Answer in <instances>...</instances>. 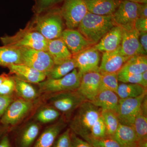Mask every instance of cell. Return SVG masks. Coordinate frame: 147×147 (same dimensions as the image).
I'll use <instances>...</instances> for the list:
<instances>
[{"label": "cell", "instance_id": "cell-1", "mask_svg": "<svg viewBox=\"0 0 147 147\" xmlns=\"http://www.w3.org/2000/svg\"><path fill=\"white\" fill-rule=\"evenodd\" d=\"M115 26L112 15L101 16L88 11L79 24L78 31L93 46Z\"/></svg>", "mask_w": 147, "mask_h": 147}, {"label": "cell", "instance_id": "cell-2", "mask_svg": "<svg viewBox=\"0 0 147 147\" xmlns=\"http://www.w3.org/2000/svg\"><path fill=\"white\" fill-rule=\"evenodd\" d=\"M101 108L89 101L83 102L70 123V129L87 142L91 136L92 127L101 115Z\"/></svg>", "mask_w": 147, "mask_h": 147}, {"label": "cell", "instance_id": "cell-3", "mask_svg": "<svg viewBox=\"0 0 147 147\" xmlns=\"http://www.w3.org/2000/svg\"><path fill=\"white\" fill-rule=\"evenodd\" d=\"M1 40L3 45L5 46L45 51L47 50V40L30 26L20 30L14 35L2 37Z\"/></svg>", "mask_w": 147, "mask_h": 147}, {"label": "cell", "instance_id": "cell-4", "mask_svg": "<svg viewBox=\"0 0 147 147\" xmlns=\"http://www.w3.org/2000/svg\"><path fill=\"white\" fill-rule=\"evenodd\" d=\"M82 75L74 69L67 75L59 79L46 78L38 84L40 92L55 94L61 92L76 90L79 88Z\"/></svg>", "mask_w": 147, "mask_h": 147}, {"label": "cell", "instance_id": "cell-5", "mask_svg": "<svg viewBox=\"0 0 147 147\" xmlns=\"http://www.w3.org/2000/svg\"><path fill=\"white\" fill-rule=\"evenodd\" d=\"M61 17L60 11L47 10L38 16L34 28L47 40L59 38L63 31Z\"/></svg>", "mask_w": 147, "mask_h": 147}, {"label": "cell", "instance_id": "cell-6", "mask_svg": "<svg viewBox=\"0 0 147 147\" xmlns=\"http://www.w3.org/2000/svg\"><path fill=\"white\" fill-rule=\"evenodd\" d=\"M19 49L21 64L45 74L47 76L55 63L47 51L24 47Z\"/></svg>", "mask_w": 147, "mask_h": 147}, {"label": "cell", "instance_id": "cell-7", "mask_svg": "<svg viewBox=\"0 0 147 147\" xmlns=\"http://www.w3.org/2000/svg\"><path fill=\"white\" fill-rule=\"evenodd\" d=\"M59 11L69 29L78 28L88 12L85 0H63Z\"/></svg>", "mask_w": 147, "mask_h": 147}, {"label": "cell", "instance_id": "cell-8", "mask_svg": "<svg viewBox=\"0 0 147 147\" xmlns=\"http://www.w3.org/2000/svg\"><path fill=\"white\" fill-rule=\"evenodd\" d=\"M87 100L76 90L53 94L49 98L51 106L66 115L78 109Z\"/></svg>", "mask_w": 147, "mask_h": 147}, {"label": "cell", "instance_id": "cell-9", "mask_svg": "<svg viewBox=\"0 0 147 147\" xmlns=\"http://www.w3.org/2000/svg\"><path fill=\"white\" fill-rule=\"evenodd\" d=\"M147 92L136 98H120L117 115L120 123L132 127Z\"/></svg>", "mask_w": 147, "mask_h": 147}, {"label": "cell", "instance_id": "cell-10", "mask_svg": "<svg viewBox=\"0 0 147 147\" xmlns=\"http://www.w3.org/2000/svg\"><path fill=\"white\" fill-rule=\"evenodd\" d=\"M140 4L121 0L118 7L112 15L115 25L122 28L134 26V23L139 18Z\"/></svg>", "mask_w": 147, "mask_h": 147}, {"label": "cell", "instance_id": "cell-11", "mask_svg": "<svg viewBox=\"0 0 147 147\" xmlns=\"http://www.w3.org/2000/svg\"><path fill=\"white\" fill-rule=\"evenodd\" d=\"M33 107L32 101L21 98L14 100L1 118V123L6 126H13L22 120L32 110Z\"/></svg>", "mask_w": 147, "mask_h": 147}, {"label": "cell", "instance_id": "cell-12", "mask_svg": "<svg viewBox=\"0 0 147 147\" xmlns=\"http://www.w3.org/2000/svg\"><path fill=\"white\" fill-rule=\"evenodd\" d=\"M122 30V37L119 47L121 54L129 58L136 55H146L139 41V32L134 26Z\"/></svg>", "mask_w": 147, "mask_h": 147}, {"label": "cell", "instance_id": "cell-13", "mask_svg": "<svg viewBox=\"0 0 147 147\" xmlns=\"http://www.w3.org/2000/svg\"><path fill=\"white\" fill-rule=\"evenodd\" d=\"M99 52L92 46L72 56L82 75L90 71H99Z\"/></svg>", "mask_w": 147, "mask_h": 147}, {"label": "cell", "instance_id": "cell-14", "mask_svg": "<svg viewBox=\"0 0 147 147\" xmlns=\"http://www.w3.org/2000/svg\"><path fill=\"white\" fill-rule=\"evenodd\" d=\"M101 74L99 71H90L82 75L77 92L88 101L93 100L100 90Z\"/></svg>", "mask_w": 147, "mask_h": 147}, {"label": "cell", "instance_id": "cell-15", "mask_svg": "<svg viewBox=\"0 0 147 147\" xmlns=\"http://www.w3.org/2000/svg\"><path fill=\"white\" fill-rule=\"evenodd\" d=\"M119 47L112 52L102 53L99 66L100 73H118L129 59L121 54Z\"/></svg>", "mask_w": 147, "mask_h": 147}, {"label": "cell", "instance_id": "cell-16", "mask_svg": "<svg viewBox=\"0 0 147 147\" xmlns=\"http://www.w3.org/2000/svg\"><path fill=\"white\" fill-rule=\"evenodd\" d=\"M60 38L72 56L92 46L80 32L75 29L64 30Z\"/></svg>", "mask_w": 147, "mask_h": 147}, {"label": "cell", "instance_id": "cell-17", "mask_svg": "<svg viewBox=\"0 0 147 147\" xmlns=\"http://www.w3.org/2000/svg\"><path fill=\"white\" fill-rule=\"evenodd\" d=\"M123 30L119 26H114L104 36L97 44L93 46L99 52H112L120 46Z\"/></svg>", "mask_w": 147, "mask_h": 147}, {"label": "cell", "instance_id": "cell-18", "mask_svg": "<svg viewBox=\"0 0 147 147\" xmlns=\"http://www.w3.org/2000/svg\"><path fill=\"white\" fill-rule=\"evenodd\" d=\"M7 67L11 74L29 83L38 84L47 78L45 74L23 64L11 65Z\"/></svg>", "mask_w": 147, "mask_h": 147}, {"label": "cell", "instance_id": "cell-19", "mask_svg": "<svg viewBox=\"0 0 147 147\" xmlns=\"http://www.w3.org/2000/svg\"><path fill=\"white\" fill-rule=\"evenodd\" d=\"M64 121H59L48 126L41 133L32 147H51L62 130L66 126Z\"/></svg>", "mask_w": 147, "mask_h": 147}, {"label": "cell", "instance_id": "cell-20", "mask_svg": "<svg viewBox=\"0 0 147 147\" xmlns=\"http://www.w3.org/2000/svg\"><path fill=\"white\" fill-rule=\"evenodd\" d=\"M46 51L55 65L58 64L72 58V55L61 38L47 40Z\"/></svg>", "mask_w": 147, "mask_h": 147}, {"label": "cell", "instance_id": "cell-21", "mask_svg": "<svg viewBox=\"0 0 147 147\" xmlns=\"http://www.w3.org/2000/svg\"><path fill=\"white\" fill-rule=\"evenodd\" d=\"M121 0H85L88 11L101 15L110 16L118 7Z\"/></svg>", "mask_w": 147, "mask_h": 147}, {"label": "cell", "instance_id": "cell-22", "mask_svg": "<svg viewBox=\"0 0 147 147\" xmlns=\"http://www.w3.org/2000/svg\"><path fill=\"white\" fill-rule=\"evenodd\" d=\"M113 137L121 147H139L141 144L133 127L121 123Z\"/></svg>", "mask_w": 147, "mask_h": 147}, {"label": "cell", "instance_id": "cell-23", "mask_svg": "<svg viewBox=\"0 0 147 147\" xmlns=\"http://www.w3.org/2000/svg\"><path fill=\"white\" fill-rule=\"evenodd\" d=\"M40 126L38 123L29 124L16 136V147H32L39 136Z\"/></svg>", "mask_w": 147, "mask_h": 147}, {"label": "cell", "instance_id": "cell-24", "mask_svg": "<svg viewBox=\"0 0 147 147\" xmlns=\"http://www.w3.org/2000/svg\"><path fill=\"white\" fill-rule=\"evenodd\" d=\"M119 99L116 93L103 90L100 91L94 99L90 102L102 110H113L117 113Z\"/></svg>", "mask_w": 147, "mask_h": 147}, {"label": "cell", "instance_id": "cell-25", "mask_svg": "<svg viewBox=\"0 0 147 147\" xmlns=\"http://www.w3.org/2000/svg\"><path fill=\"white\" fill-rule=\"evenodd\" d=\"M146 71L147 55H139L129 58L119 71L138 74Z\"/></svg>", "mask_w": 147, "mask_h": 147}, {"label": "cell", "instance_id": "cell-26", "mask_svg": "<svg viewBox=\"0 0 147 147\" xmlns=\"http://www.w3.org/2000/svg\"><path fill=\"white\" fill-rule=\"evenodd\" d=\"M21 64V52L19 48L3 46L0 47V66L7 67Z\"/></svg>", "mask_w": 147, "mask_h": 147}, {"label": "cell", "instance_id": "cell-27", "mask_svg": "<svg viewBox=\"0 0 147 147\" xmlns=\"http://www.w3.org/2000/svg\"><path fill=\"white\" fill-rule=\"evenodd\" d=\"M13 78L15 82V92L20 98L28 101H32L37 98L38 93L30 83L16 76Z\"/></svg>", "mask_w": 147, "mask_h": 147}, {"label": "cell", "instance_id": "cell-28", "mask_svg": "<svg viewBox=\"0 0 147 147\" xmlns=\"http://www.w3.org/2000/svg\"><path fill=\"white\" fill-rule=\"evenodd\" d=\"M146 89L139 84L122 83L119 85L117 94L121 99L136 98L147 92Z\"/></svg>", "mask_w": 147, "mask_h": 147}, {"label": "cell", "instance_id": "cell-29", "mask_svg": "<svg viewBox=\"0 0 147 147\" xmlns=\"http://www.w3.org/2000/svg\"><path fill=\"white\" fill-rule=\"evenodd\" d=\"M76 68V62L73 58L61 63L55 65L50 71L47 78L57 79L67 75Z\"/></svg>", "mask_w": 147, "mask_h": 147}, {"label": "cell", "instance_id": "cell-30", "mask_svg": "<svg viewBox=\"0 0 147 147\" xmlns=\"http://www.w3.org/2000/svg\"><path fill=\"white\" fill-rule=\"evenodd\" d=\"M101 115L106 127V135L113 137L120 123L117 113L113 110L101 109Z\"/></svg>", "mask_w": 147, "mask_h": 147}, {"label": "cell", "instance_id": "cell-31", "mask_svg": "<svg viewBox=\"0 0 147 147\" xmlns=\"http://www.w3.org/2000/svg\"><path fill=\"white\" fill-rule=\"evenodd\" d=\"M132 127L136 132L140 144L147 142V118L140 109Z\"/></svg>", "mask_w": 147, "mask_h": 147}, {"label": "cell", "instance_id": "cell-32", "mask_svg": "<svg viewBox=\"0 0 147 147\" xmlns=\"http://www.w3.org/2000/svg\"><path fill=\"white\" fill-rule=\"evenodd\" d=\"M59 111L52 106H45L40 109L36 115V119L41 123H50L57 119Z\"/></svg>", "mask_w": 147, "mask_h": 147}, {"label": "cell", "instance_id": "cell-33", "mask_svg": "<svg viewBox=\"0 0 147 147\" xmlns=\"http://www.w3.org/2000/svg\"><path fill=\"white\" fill-rule=\"evenodd\" d=\"M101 74L100 91L107 90L117 94L118 88V73H104Z\"/></svg>", "mask_w": 147, "mask_h": 147}, {"label": "cell", "instance_id": "cell-34", "mask_svg": "<svg viewBox=\"0 0 147 147\" xmlns=\"http://www.w3.org/2000/svg\"><path fill=\"white\" fill-rule=\"evenodd\" d=\"M87 142L94 147H121L113 137L107 135L100 138H94L91 136Z\"/></svg>", "mask_w": 147, "mask_h": 147}, {"label": "cell", "instance_id": "cell-35", "mask_svg": "<svg viewBox=\"0 0 147 147\" xmlns=\"http://www.w3.org/2000/svg\"><path fill=\"white\" fill-rule=\"evenodd\" d=\"M118 79L119 81L123 83L138 84L143 86L142 74H134L119 71L118 72Z\"/></svg>", "mask_w": 147, "mask_h": 147}, {"label": "cell", "instance_id": "cell-36", "mask_svg": "<svg viewBox=\"0 0 147 147\" xmlns=\"http://www.w3.org/2000/svg\"><path fill=\"white\" fill-rule=\"evenodd\" d=\"M90 134L94 138H102L106 136V127L101 115L92 127Z\"/></svg>", "mask_w": 147, "mask_h": 147}, {"label": "cell", "instance_id": "cell-37", "mask_svg": "<svg viewBox=\"0 0 147 147\" xmlns=\"http://www.w3.org/2000/svg\"><path fill=\"white\" fill-rule=\"evenodd\" d=\"M15 90V82L13 77L7 75L0 86V94L12 95Z\"/></svg>", "mask_w": 147, "mask_h": 147}, {"label": "cell", "instance_id": "cell-38", "mask_svg": "<svg viewBox=\"0 0 147 147\" xmlns=\"http://www.w3.org/2000/svg\"><path fill=\"white\" fill-rule=\"evenodd\" d=\"M71 130L68 128L63 133L58 136L51 147H70Z\"/></svg>", "mask_w": 147, "mask_h": 147}, {"label": "cell", "instance_id": "cell-39", "mask_svg": "<svg viewBox=\"0 0 147 147\" xmlns=\"http://www.w3.org/2000/svg\"><path fill=\"white\" fill-rule=\"evenodd\" d=\"M59 1V0H36L35 9L38 13L47 11Z\"/></svg>", "mask_w": 147, "mask_h": 147}, {"label": "cell", "instance_id": "cell-40", "mask_svg": "<svg viewBox=\"0 0 147 147\" xmlns=\"http://www.w3.org/2000/svg\"><path fill=\"white\" fill-rule=\"evenodd\" d=\"M13 100L12 95L0 94V119L4 114L9 105Z\"/></svg>", "mask_w": 147, "mask_h": 147}, {"label": "cell", "instance_id": "cell-41", "mask_svg": "<svg viewBox=\"0 0 147 147\" xmlns=\"http://www.w3.org/2000/svg\"><path fill=\"white\" fill-rule=\"evenodd\" d=\"M71 130V129H70ZM71 146L70 147H93L86 141L79 138L71 130Z\"/></svg>", "mask_w": 147, "mask_h": 147}, {"label": "cell", "instance_id": "cell-42", "mask_svg": "<svg viewBox=\"0 0 147 147\" xmlns=\"http://www.w3.org/2000/svg\"><path fill=\"white\" fill-rule=\"evenodd\" d=\"M134 28L139 32H147V18H137L134 22Z\"/></svg>", "mask_w": 147, "mask_h": 147}, {"label": "cell", "instance_id": "cell-43", "mask_svg": "<svg viewBox=\"0 0 147 147\" xmlns=\"http://www.w3.org/2000/svg\"><path fill=\"white\" fill-rule=\"evenodd\" d=\"M139 41L145 53H147V32H139Z\"/></svg>", "mask_w": 147, "mask_h": 147}, {"label": "cell", "instance_id": "cell-44", "mask_svg": "<svg viewBox=\"0 0 147 147\" xmlns=\"http://www.w3.org/2000/svg\"><path fill=\"white\" fill-rule=\"evenodd\" d=\"M0 147H11L10 139L7 134H5L0 139Z\"/></svg>", "mask_w": 147, "mask_h": 147}, {"label": "cell", "instance_id": "cell-45", "mask_svg": "<svg viewBox=\"0 0 147 147\" xmlns=\"http://www.w3.org/2000/svg\"><path fill=\"white\" fill-rule=\"evenodd\" d=\"M139 17L147 18V3L140 4L139 8Z\"/></svg>", "mask_w": 147, "mask_h": 147}, {"label": "cell", "instance_id": "cell-46", "mask_svg": "<svg viewBox=\"0 0 147 147\" xmlns=\"http://www.w3.org/2000/svg\"><path fill=\"white\" fill-rule=\"evenodd\" d=\"M142 81L143 82V86L145 88L147 87V71L142 73Z\"/></svg>", "mask_w": 147, "mask_h": 147}, {"label": "cell", "instance_id": "cell-47", "mask_svg": "<svg viewBox=\"0 0 147 147\" xmlns=\"http://www.w3.org/2000/svg\"><path fill=\"white\" fill-rule=\"evenodd\" d=\"M123 1H129L138 3L139 4L146 3H147V0H123Z\"/></svg>", "mask_w": 147, "mask_h": 147}, {"label": "cell", "instance_id": "cell-48", "mask_svg": "<svg viewBox=\"0 0 147 147\" xmlns=\"http://www.w3.org/2000/svg\"><path fill=\"white\" fill-rule=\"evenodd\" d=\"M6 76L7 74H3L1 75H0V86Z\"/></svg>", "mask_w": 147, "mask_h": 147}, {"label": "cell", "instance_id": "cell-49", "mask_svg": "<svg viewBox=\"0 0 147 147\" xmlns=\"http://www.w3.org/2000/svg\"><path fill=\"white\" fill-rule=\"evenodd\" d=\"M103 147L98 146V147Z\"/></svg>", "mask_w": 147, "mask_h": 147}]
</instances>
